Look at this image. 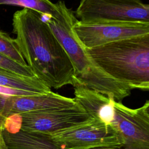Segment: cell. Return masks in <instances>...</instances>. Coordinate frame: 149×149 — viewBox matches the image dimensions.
<instances>
[{
    "mask_svg": "<svg viewBox=\"0 0 149 149\" xmlns=\"http://www.w3.org/2000/svg\"><path fill=\"white\" fill-rule=\"evenodd\" d=\"M81 108L74 100L52 91L30 95L8 96L2 112L6 118L10 115L46 109H69Z\"/></svg>",
    "mask_w": 149,
    "mask_h": 149,
    "instance_id": "9c48e42d",
    "label": "cell"
},
{
    "mask_svg": "<svg viewBox=\"0 0 149 149\" xmlns=\"http://www.w3.org/2000/svg\"><path fill=\"white\" fill-rule=\"evenodd\" d=\"M86 51L107 75L129 87L149 90V33Z\"/></svg>",
    "mask_w": 149,
    "mask_h": 149,
    "instance_id": "3957f363",
    "label": "cell"
},
{
    "mask_svg": "<svg viewBox=\"0 0 149 149\" xmlns=\"http://www.w3.org/2000/svg\"><path fill=\"white\" fill-rule=\"evenodd\" d=\"M72 30L85 49L149 33V24L113 21L81 22L77 19Z\"/></svg>",
    "mask_w": 149,
    "mask_h": 149,
    "instance_id": "52a82bcc",
    "label": "cell"
},
{
    "mask_svg": "<svg viewBox=\"0 0 149 149\" xmlns=\"http://www.w3.org/2000/svg\"><path fill=\"white\" fill-rule=\"evenodd\" d=\"M91 119L82 108L46 109L10 115L5 118L2 127L53 134L86 123Z\"/></svg>",
    "mask_w": 149,
    "mask_h": 149,
    "instance_id": "277c9868",
    "label": "cell"
},
{
    "mask_svg": "<svg viewBox=\"0 0 149 149\" xmlns=\"http://www.w3.org/2000/svg\"><path fill=\"white\" fill-rule=\"evenodd\" d=\"M0 149H8L2 136V129L0 131Z\"/></svg>",
    "mask_w": 149,
    "mask_h": 149,
    "instance_id": "e0dca14e",
    "label": "cell"
},
{
    "mask_svg": "<svg viewBox=\"0 0 149 149\" xmlns=\"http://www.w3.org/2000/svg\"><path fill=\"white\" fill-rule=\"evenodd\" d=\"M91 149H123L122 148H107V147H101V148H94Z\"/></svg>",
    "mask_w": 149,
    "mask_h": 149,
    "instance_id": "d6986e66",
    "label": "cell"
},
{
    "mask_svg": "<svg viewBox=\"0 0 149 149\" xmlns=\"http://www.w3.org/2000/svg\"><path fill=\"white\" fill-rule=\"evenodd\" d=\"M0 68L27 77H36L30 67L23 66L0 54Z\"/></svg>",
    "mask_w": 149,
    "mask_h": 149,
    "instance_id": "9a60e30c",
    "label": "cell"
},
{
    "mask_svg": "<svg viewBox=\"0 0 149 149\" xmlns=\"http://www.w3.org/2000/svg\"><path fill=\"white\" fill-rule=\"evenodd\" d=\"M0 5L22 6L52 18H56L59 13L57 3H54L49 0H0Z\"/></svg>",
    "mask_w": 149,
    "mask_h": 149,
    "instance_id": "4fadbf2b",
    "label": "cell"
},
{
    "mask_svg": "<svg viewBox=\"0 0 149 149\" xmlns=\"http://www.w3.org/2000/svg\"><path fill=\"white\" fill-rule=\"evenodd\" d=\"M114 119L123 149H149V117L143 107L131 109L114 101Z\"/></svg>",
    "mask_w": 149,
    "mask_h": 149,
    "instance_id": "ba28073f",
    "label": "cell"
},
{
    "mask_svg": "<svg viewBox=\"0 0 149 149\" xmlns=\"http://www.w3.org/2000/svg\"><path fill=\"white\" fill-rule=\"evenodd\" d=\"M74 101L95 120L111 125L114 119L115 100L80 85L74 87Z\"/></svg>",
    "mask_w": 149,
    "mask_h": 149,
    "instance_id": "30bf717a",
    "label": "cell"
},
{
    "mask_svg": "<svg viewBox=\"0 0 149 149\" xmlns=\"http://www.w3.org/2000/svg\"><path fill=\"white\" fill-rule=\"evenodd\" d=\"M146 113L149 117V100L146 101V102L144 104V105L143 106Z\"/></svg>",
    "mask_w": 149,
    "mask_h": 149,
    "instance_id": "ac0fdd59",
    "label": "cell"
},
{
    "mask_svg": "<svg viewBox=\"0 0 149 149\" xmlns=\"http://www.w3.org/2000/svg\"><path fill=\"white\" fill-rule=\"evenodd\" d=\"M74 15L81 22L149 24V4L140 0H80Z\"/></svg>",
    "mask_w": 149,
    "mask_h": 149,
    "instance_id": "5b68a950",
    "label": "cell"
},
{
    "mask_svg": "<svg viewBox=\"0 0 149 149\" xmlns=\"http://www.w3.org/2000/svg\"><path fill=\"white\" fill-rule=\"evenodd\" d=\"M2 127H0V131H1V129H2Z\"/></svg>",
    "mask_w": 149,
    "mask_h": 149,
    "instance_id": "ffe728a7",
    "label": "cell"
},
{
    "mask_svg": "<svg viewBox=\"0 0 149 149\" xmlns=\"http://www.w3.org/2000/svg\"><path fill=\"white\" fill-rule=\"evenodd\" d=\"M0 54L23 66H27L15 41L6 33L0 30Z\"/></svg>",
    "mask_w": 149,
    "mask_h": 149,
    "instance_id": "5bb4252c",
    "label": "cell"
},
{
    "mask_svg": "<svg viewBox=\"0 0 149 149\" xmlns=\"http://www.w3.org/2000/svg\"><path fill=\"white\" fill-rule=\"evenodd\" d=\"M15 41L34 76L49 88L76 85L72 63L40 14L27 8L12 19Z\"/></svg>",
    "mask_w": 149,
    "mask_h": 149,
    "instance_id": "6da1fadb",
    "label": "cell"
},
{
    "mask_svg": "<svg viewBox=\"0 0 149 149\" xmlns=\"http://www.w3.org/2000/svg\"><path fill=\"white\" fill-rule=\"evenodd\" d=\"M8 96L0 94V127H3L5 118L2 115L6 100Z\"/></svg>",
    "mask_w": 149,
    "mask_h": 149,
    "instance_id": "2e32d148",
    "label": "cell"
},
{
    "mask_svg": "<svg viewBox=\"0 0 149 149\" xmlns=\"http://www.w3.org/2000/svg\"><path fill=\"white\" fill-rule=\"evenodd\" d=\"M59 13L56 18L42 16L65 49L74 68L76 85H80L120 101L129 95L130 89L113 80L99 69L75 36L72 26L77 19L64 1L56 2Z\"/></svg>",
    "mask_w": 149,
    "mask_h": 149,
    "instance_id": "7a4b0ae2",
    "label": "cell"
},
{
    "mask_svg": "<svg viewBox=\"0 0 149 149\" xmlns=\"http://www.w3.org/2000/svg\"><path fill=\"white\" fill-rule=\"evenodd\" d=\"M0 86L36 94L50 92L51 88L36 77L22 76L11 71L0 68Z\"/></svg>",
    "mask_w": 149,
    "mask_h": 149,
    "instance_id": "7c38bea8",
    "label": "cell"
},
{
    "mask_svg": "<svg viewBox=\"0 0 149 149\" xmlns=\"http://www.w3.org/2000/svg\"><path fill=\"white\" fill-rule=\"evenodd\" d=\"M50 135L65 149L122 147L119 134L113 126L94 119L86 123Z\"/></svg>",
    "mask_w": 149,
    "mask_h": 149,
    "instance_id": "8992f818",
    "label": "cell"
},
{
    "mask_svg": "<svg viewBox=\"0 0 149 149\" xmlns=\"http://www.w3.org/2000/svg\"><path fill=\"white\" fill-rule=\"evenodd\" d=\"M8 149H65L48 134L2 127Z\"/></svg>",
    "mask_w": 149,
    "mask_h": 149,
    "instance_id": "8fae6325",
    "label": "cell"
}]
</instances>
